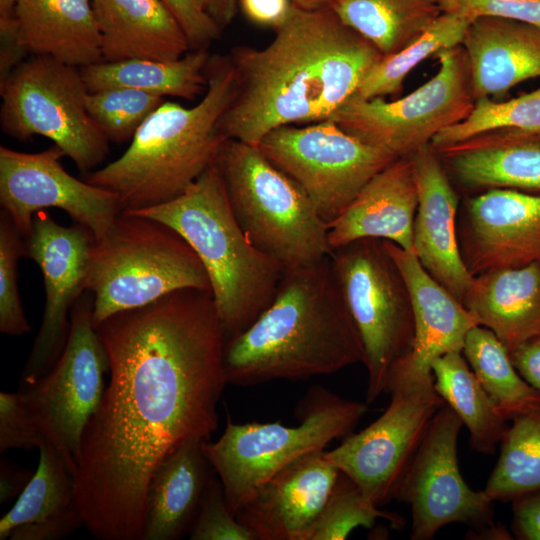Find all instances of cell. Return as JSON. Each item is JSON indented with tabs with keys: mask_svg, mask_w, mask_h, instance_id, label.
<instances>
[{
	"mask_svg": "<svg viewBox=\"0 0 540 540\" xmlns=\"http://www.w3.org/2000/svg\"><path fill=\"white\" fill-rule=\"evenodd\" d=\"M96 329L109 381L83 433L76 502L93 537L142 540L154 470L217 429L227 340L211 290L196 288L115 313Z\"/></svg>",
	"mask_w": 540,
	"mask_h": 540,
	"instance_id": "1",
	"label": "cell"
},
{
	"mask_svg": "<svg viewBox=\"0 0 540 540\" xmlns=\"http://www.w3.org/2000/svg\"><path fill=\"white\" fill-rule=\"evenodd\" d=\"M228 56L236 92L219 129L253 146L277 127L328 120L382 58L331 8L296 6L266 46H234Z\"/></svg>",
	"mask_w": 540,
	"mask_h": 540,
	"instance_id": "2",
	"label": "cell"
},
{
	"mask_svg": "<svg viewBox=\"0 0 540 540\" xmlns=\"http://www.w3.org/2000/svg\"><path fill=\"white\" fill-rule=\"evenodd\" d=\"M363 362V344L329 255L285 268L270 305L226 341L224 352L227 383L244 387L328 375Z\"/></svg>",
	"mask_w": 540,
	"mask_h": 540,
	"instance_id": "3",
	"label": "cell"
},
{
	"mask_svg": "<svg viewBox=\"0 0 540 540\" xmlns=\"http://www.w3.org/2000/svg\"><path fill=\"white\" fill-rule=\"evenodd\" d=\"M206 76L207 89L197 104L165 100L118 159L88 173L87 182L118 197L122 212L177 198L215 162L227 139L218 124L236 92L229 56L212 54Z\"/></svg>",
	"mask_w": 540,
	"mask_h": 540,
	"instance_id": "4",
	"label": "cell"
},
{
	"mask_svg": "<svg viewBox=\"0 0 540 540\" xmlns=\"http://www.w3.org/2000/svg\"><path fill=\"white\" fill-rule=\"evenodd\" d=\"M131 213L168 225L195 251L207 272L226 340L245 331L272 302L285 267L247 238L215 162L177 198Z\"/></svg>",
	"mask_w": 540,
	"mask_h": 540,
	"instance_id": "5",
	"label": "cell"
},
{
	"mask_svg": "<svg viewBox=\"0 0 540 540\" xmlns=\"http://www.w3.org/2000/svg\"><path fill=\"white\" fill-rule=\"evenodd\" d=\"M186 288L211 290L199 257L168 225L121 212L105 237L95 241L86 282L95 327L115 313Z\"/></svg>",
	"mask_w": 540,
	"mask_h": 540,
	"instance_id": "6",
	"label": "cell"
},
{
	"mask_svg": "<svg viewBox=\"0 0 540 540\" xmlns=\"http://www.w3.org/2000/svg\"><path fill=\"white\" fill-rule=\"evenodd\" d=\"M215 164L232 212L257 249L285 268L330 254L328 224L305 192L257 146L226 139Z\"/></svg>",
	"mask_w": 540,
	"mask_h": 540,
	"instance_id": "7",
	"label": "cell"
},
{
	"mask_svg": "<svg viewBox=\"0 0 540 540\" xmlns=\"http://www.w3.org/2000/svg\"><path fill=\"white\" fill-rule=\"evenodd\" d=\"M367 411L362 402L343 399L316 387L308 393L297 426L280 422H232L203 449L219 477L227 504L236 516L253 493L296 459L348 435Z\"/></svg>",
	"mask_w": 540,
	"mask_h": 540,
	"instance_id": "8",
	"label": "cell"
},
{
	"mask_svg": "<svg viewBox=\"0 0 540 540\" xmlns=\"http://www.w3.org/2000/svg\"><path fill=\"white\" fill-rule=\"evenodd\" d=\"M329 257L363 344L366 401L372 403L385 393L391 368L412 348L410 291L382 239L355 240L331 250Z\"/></svg>",
	"mask_w": 540,
	"mask_h": 540,
	"instance_id": "9",
	"label": "cell"
},
{
	"mask_svg": "<svg viewBox=\"0 0 540 540\" xmlns=\"http://www.w3.org/2000/svg\"><path fill=\"white\" fill-rule=\"evenodd\" d=\"M0 83L3 133L19 141L46 137L84 173L103 162L109 140L87 110L80 68L31 56Z\"/></svg>",
	"mask_w": 540,
	"mask_h": 540,
	"instance_id": "10",
	"label": "cell"
},
{
	"mask_svg": "<svg viewBox=\"0 0 540 540\" xmlns=\"http://www.w3.org/2000/svg\"><path fill=\"white\" fill-rule=\"evenodd\" d=\"M108 358L93 320V298L80 296L71 311L65 347L49 372L20 382V401L45 441L74 475L84 430L105 390Z\"/></svg>",
	"mask_w": 540,
	"mask_h": 540,
	"instance_id": "11",
	"label": "cell"
},
{
	"mask_svg": "<svg viewBox=\"0 0 540 540\" xmlns=\"http://www.w3.org/2000/svg\"><path fill=\"white\" fill-rule=\"evenodd\" d=\"M434 57L438 71L410 94L394 101L354 94L328 120L395 158L413 155L444 128L463 120L474 103L463 47L441 50Z\"/></svg>",
	"mask_w": 540,
	"mask_h": 540,
	"instance_id": "12",
	"label": "cell"
},
{
	"mask_svg": "<svg viewBox=\"0 0 540 540\" xmlns=\"http://www.w3.org/2000/svg\"><path fill=\"white\" fill-rule=\"evenodd\" d=\"M257 147L305 192L327 224L373 176L398 159L331 120L277 127Z\"/></svg>",
	"mask_w": 540,
	"mask_h": 540,
	"instance_id": "13",
	"label": "cell"
},
{
	"mask_svg": "<svg viewBox=\"0 0 540 540\" xmlns=\"http://www.w3.org/2000/svg\"><path fill=\"white\" fill-rule=\"evenodd\" d=\"M384 413L358 433L348 434L326 459L348 476L372 504L397 497L403 477L437 411L445 404L434 377L391 381Z\"/></svg>",
	"mask_w": 540,
	"mask_h": 540,
	"instance_id": "14",
	"label": "cell"
},
{
	"mask_svg": "<svg viewBox=\"0 0 540 540\" xmlns=\"http://www.w3.org/2000/svg\"><path fill=\"white\" fill-rule=\"evenodd\" d=\"M463 426L444 404L429 427L400 484L397 497L411 508L412 540H429L444 526H493V502L471 489L458 465L457 442Z\"/></svg>",
	"mask_w": 540,
	"mask_h": 540,
	"instance_id": "15",
	"label": "cell"
},
{
	"mask_svg": "<svg viewBox=\"0 0 540 540\" xmlns=\"http://www.w3.org/2000/svg\"><path fill=\"white\" fill-rule=\"evenodd\" d=\"M65 153L55 144L26 153L0 147V203L26 238L33 216L40 210L58 208L87 228L100 241L122 212L111 191L70 175L61 159Z\"/></svg>",
	"mask_w": 540,
	"mask_h": 540,
	"instance_id": "16",
	"label": "cell"
},
{
	"mask_svg": "<svg viewBox=\"0 0 540 540\" xmlns=\"http://www.w3.org/2000/svg\"><path fill=\"white\" fill-rule=\"evenodd\" d=\"M25 246L26 256L42 272L46 299L41 326L20 382L45 375L59 359L69 334L68 312L86 290L95 238L84 226L60 225L46 210H40L33 216Z\"/></svg>",
	"mask_w": 540,
	"mask_h": 540,
	"instance_id": "17",
	"label": "cell"
},
{
	"mask_svg": "<svg viewBox=\"0 0 540 540\" xmlns=\"http://www.w3.org/2000/svg\"><path fill=\"white\" fill-rule=\"evenodd\" d=\"M457 235L474 277L540 262V194L491 189L460 203Z\"/></svg>",
	"mask_w": 540,
	"mask_h": 540,
	"instance_id": "18",
	"label": "cell"
},
{
	"mask_svg": "<svg viewBox=\"0 0 540 540\" xmlns=\"http://www.w3.org/2000/svg\"><path fill=\"white\" fill-rule=\"evenodd\" d=\"M339 474L324 450L308 453L262 484L236 518L255 540H305Z\"/></svg>",
	"mask_w": 540,
	"mask_h": 540,
	"instance_id": "19",
	"label": "cell"
},
{
	"mask_svg": "<svg viewBox=\"0 0 540 540\" xmlns=\"http://www.w3.org/2000/svg\"><path fill=\"white\" fill-rule=\"evenodd\" d=\"M411 159L418 191L413 252L428 274L462 301L474 277L459 248L460 196L431 144L420 148Z\"/></svg>",
	"mask_w": 540,
	"mask_h": 540,
	"instance_id": "20",
	"label": "cell"
},
{
	"mask_svg": "<svg viewBox=\"0 0 540 540\" xmlns=\"http://www.w3.org/2000/svg\"><path fill=\"white\" fill-rule=\"evenodd\" d=\"M383 241L409 288L415 323L412 348L391 368L387 387L394 380L433 377L432 363L445 354L462 352L468 332L478 324L461 301L428 274L413 252Z\"/></svg>",
	"mask_w": 540,
	"mask_h": 540,
	"instance_id": "21",
	"label": "cell"
},
{
	"mask_svg": "<svg viewBox=\"0 0 540 540\" xmlns=\"http://www.w3.org/2000/svg\"><path fill=\"white\" fill-rule=\"evenodd\" d=\"M434 149L452 183L468 191L512 189L540 194L538 130H495Z\"/></svg>",
	"mask_w": 540,
	"mask_h": 540,
	"instance_id": "22",
	"label": "cell"
},
{
	"mask_svg": "<svg viewBox=\"0 0 540 540\" xmlns=\"http://www.w3.org/2000/svg\"><path fill=\"white\" fill-rule=\"evenodd\" d=\"M417 206L411 156L398 158L373 176L347 208L328 224L330 250L358 239L376 238L413 252Z\"/></svg>",
	"mask_w": 540,
	"mask_h": 540,
	"instance_id": "23",
	"label": "cell"
},
{
	"mask_svg": "<svg viewBox=\"0 0 540 540\" xmlns=\"http://www.w3.org/2000/svg\"><path fill=\"white\" fill-rule=\"evenodd\" d=\"M474 99L503 97L517 84L540 77V28L498 17L473 19L461 43Z\"/></svg>",
	"mask_w": 540,
	"mask_h": 540,
	"instance_id": "24",
	"label": "cell"
},
{
	"mask_svg": "<svg viewBox=\"0 0 540 540\" xmlns=\"http://www.w3.org/2000/svg\"><path fill=\"white\" fill-rule=\"evenodd\" d=\"M13 17L25 54L77 68L102 61L92 0H18Z\"/></svg>",
	"mask_w": 540,
	"mask_h": 540,
	"instance_id": "25",
	"label": "cell"
},
{
	"mask_svg": "<svg viewBox=\"0 0 540 540\" xmlns=\"http://www.w3.org/2000/svg\"><path fill=\"white\" fill-rule=\"evenodd\" d=\"M102 61H172L191 50L187 36L162 0H92Z\"/></svg>",
	"mask_w": 540,
	"mask_h": 540,
	"instance_id": "26",
	"label": "cell"
},
{
	"mask_svg": "<svg viewBox=\"0 0 540 540\" xmlns=\"http://www.w3.org/2000/svg\"><path fill=\"white\" fill-rule=\"evenodd\" d=\"M190 439L154 470L146 492L142 540H178L189 534L214 473L203 445Z\"/></svg>",
	"mask_w": 540,
	"mask_h": 540,
	"instance_id": "27",
	"label": "cell"
},
{
	"mask_svg": "<svg viewBox=\"0 0 540 540\" xmlns=\"http://www.w3.org/2000/svg\"><path fill=\"white\" fill-rule=\"evenodd\" d=\"M39 452L37 470L0 520V540H59L84 525L73 475L48 441Z\"/></svg>",
	"mask_w": 540,
	"mask_h": 540,
	"instance_id": "28",
	"label": "cell"
},
{
	"mask_svg": "<svg viewBox=\"0 0 540 540\" xmlns=\"http://www.w3.org/2000/svg\"><path fill=\"white\" fill-rule=\"evenodd\" d=\"M461 302L513 351L540 334V262L474 276Z\"/></svg>",
	"mask_w": 540,
	"mask_h": 540,
	"instance_id": "29",
	"label": "cell"
},
{
	"mask_svg": "<svg viewBox=\"0 0 540 540\" xmlns=\"http://www.w3.org/2000/svg\"><path fill=\"white\" fill-rule=\"evenodd\" d=\"M211 55L208 49H193L172 61H100L80 71L88 92L126 87L192 101L206 92V68Z\"/></svg>",
	"mask_w": 540,
	"mask_h": 540,
	"instance_id": "30",
	"label": "cell"
},
{
	"mask_svg": "<svg viewBox=\"0 0 540 540\" xmlns=\"http://www.w3.org/2000/svg\"><path fill=\"white\" fill-rule=\"evenodd\" d=\"M431 369L437 393L468 429L471 447L485 455L494 454L508 428L507 420L496 409L462 352L437 358Z\"/></svg>",
	"mask_w": 540,
	"mask_h": 540,
	"instance_id": "31",
	"label": "cell"
},
{
	"mask_svg": "<svg viewBox=\"0 0 540 540\" xmlns=\"http://www.w3.org/2000/svg\"><path fill=\"white\" fill-rule=\"evenodd\" d=\"M330 8L382 56L407 45L443 12L437 0H337Z\"/></svg>",
	"mask_w": 540,
	"mask_h": 540,
	"instance_id": "32",
	"label": "cell"
},
{
	"mask_svg": "<svg viewBox=\"0 0 540 540\" xmlns=\"http://www.w3.org/2000/svg\"><path fill=\"white\" fill-rule=\"evenodd\" d=\"M462 354L507 421L540 407V393L520 376L507 348L491 330L474 326L465 338Z\"/></svg>",
	"mask_w": 540,
	"mask_h": 540,
	"instance_id": "33",
	"label": "cell"
},
{
	"mask_svg": "<svg viewBox=\"0 0 540 540\" xmlns=\"http://www.w3.org/2000/svg\"><path fill=\"white\" fill-rule=\"evenodd\" d=\"M511 421L483 489L492 501H513L540 491V407Z\"/></svg>",
	"mask_w": 540,
	"mask_h": 540,
	"instance_id": "34",
	"label": "cell"
},
{
	"mask_svg": "<svg viewBox=\"0 0 540 540\" xmlns=\"http://www.w3.org/2000/svg\"><path fill=\"white\" fill-rule=\"evenodd\" d=\"M471 21L459 14L442 12L418 37L397 52L382 56L355 94L364 99L396 94L409 73L422 61L441 50L461 45Z\"/></svg>",
	"mask_w": 540,
	"mask_h": 540,
	"instance_id": "35",
	"label": "cell"
},
{
	"mask_svg": "<svg viewBox=\"0 0 540 540\" xmlns=\"http://www.w3.org/2000/svg\"><path fill=\"white\" fill-rule=\"evenodd\" d=\"M510 128L540 131V88L507 101H495L485 96L475 98L468 115L440 131L431 145L439 148L486 132Z\"/></svg>",
	"mask_w": 540,
	"mask_h": 540,
	"instance_id": "36",
	"label": "cell"
},
{
	"mask_svg": "<svg viewBox=\"0 0 540 540\" xmlns=\"http://www.w3.org/2000/svg\"><path fill=\"white\" fill-rule=\"evenodd\" d=\"M378 518L400 524L396 514L382 511L361 493L356 484L340 472L334 488L305 540H344L358 527L371 528Z\"/></svg>",
	"mask_w": 540,
	"mask_h": 540,
	"instance_id": "37",
	"label": "cell"
},
{
	"mask_svg": "<svg viewBox=\"0 0 540 540\" xmlns=\"http://www.w3.org/2000/svg\"><path fill=\"white\" fill-rule=\"evenodd\" d=\"M165 101L141 90L117 87L88 92L87 110L109 142L131 141L144 121Z\"/></svg>",
	"mask_w": 540,
	"mask_h": 540,
	"instance_id": "38",
	"label": "cell"
},
{
	"mask_svg": "<svg viewBox=\"0 0 540 540\" xmlns=\"http://www.w3.org/2000/svg\"><path fill=\"white\" fill-rule=\"evenodd\" d=\"M26 256L25 238L5 211L0 215V331L11 336L31 332L17 285V262Z\"/></svg>",
	"mask_w": 540,
	"mask_h": 540,
	"instance_id": "39",
	"label": "cell"
},
{
	"mask_svg": "<svg viewBox=\"0 0 540 540\" xmlns=\"http://www.w3.org/2000/svg\"><path fill=\"white\" fill-rule=\"evenodd\" d=\"M191 540H255L231 512L216 472L210 477L198 514L189 532Z\"/></svg>",
	"mask_w": 540,
	"mask_h": 540,
	"instance_id": "40",
	"label": "cell"
},
{
	"mask_svg": "<svg viewBox=\"0 0 540 540\" xmlns=\"http://www.w3.org/2000/svg\"><path fill=\"white\" fill-rule=\"evenodd\" d=\"M443 12L477 17H498L540 28V0H437Z\"/></svg>",
	"mask_w": 540,
	"mask_h": 540,
	"instance_id": "41",
	"label": "cell"
},
{
	"mask_svg": "<svg viewBox=\"0 0 540 540\" xmlns=\"http://www.w3.org/2000/svg\"><path fill=\"white\" fill-rule=\"evenodd\" d=\"M44 438L27 415L18 392L0 393V452L38 448Z\"/></svg>",
	"mask_w": 540,
	"mask_h": 540,
	"instance_id": "42",
	"label": "cell"
},
{
	"mask_svg": "<svg viewBox=\"0 0 540 540\" xmlns=\"http://www.w3.org/2000/svg\"><path fill=\"white\" fill-rule=\"evenodd\" d=\"M182 26L191 50L208 49L221 36L222 28L196 4L195 0H162Z\"/></svg>",
	"mask_w": 540,
	"mask_h": 540,
	"instance_id": "43",
	"label": "cell"
},
{
	"mask_svg": "<svg viewBox=\"0 0 540 540\" xmlns=\"http://www.w3.org/2000/svg\"><path fill=\"white\" fill-rule=\"evenodd\" d=\"M512 502V526L516 536L525 540H540V491Z\"/></svg>",
	"mask_w": 540,
	"mask_h": 540,
	"instance_id": "44",
	"label": "cell"
},
{
	"mask_svg": "<svg viewBox=\"0 0 540 540\" xmlns=\"http://www.w3.org/2000/svg\"><path fill=\"white\" fill-rule=\"evenodd\" d=\"M243 14L255 24L278 28L289 17L291 0H239Z\"/></svg>",
	"mask_w": 540,
	"mask_h": 540,
	"instance_id": "45",
	"label": "cell"
},
{
	"mask_svg": "<svg viewBox=\"0 0 540 540\" xmlns=\"http://www.w3.org/2000/svg\"><path fill=\"white\" fill-rule=\"evenodd\" d=\"M520 376L540 393V334L509 352Z\"/></svg>",
	"mask_w": 540,
	"mask_h": 540,
	"instance_id": "46",
	"label": "cell"
},
{
	"mask_svg": "<svg viewBox=\"0 0 540 540\" xmlns=\"http://www.w3.org/2000/svg\"><path fill=\"white\" fill-rule=\"evenodd\" d=\"M33 474L29 470L2 459L0 469V502L5 503L19 496L29 483Z\"/></svg>",
	"mask_w": 540,
	"mask_h": 540,
	"instance_id": "47",
	"label": "cell"
},
{
	"mask_svg": "<svg viewBox=\"0 0 540 540\" xmlns=\"http://www.w3.org/2000/svg\"><path fill=\"white\" fill-rule=\"evenodd\" d=\"M195 2L222 29L232 22L237 12V0H195Z\"/></svg>",
	"mask_w": 540,
	"mask_h": 540,
	"instance_id": "48",
	"label": "cell"
},
{
	"mask_svg": "<svg viewBox=\"0 0 540 540\" xmlns=\"http://www.w3.org/2000/svg\"><path fill=\"white\" fill-rule=\"evenodd\" d=\"M18 0H0V34L15 31L14 9Z\"/></svg>",
	"mask_w": 540,
	"mask_h": 540,
	"instance_id": "49",
	"label": "cell"
},
{
	"mask_svg": "<svg viewBox=\"0 0 540 540\" xmlns=\"http://www.w3.org/2000/svg\"><path fill=\"white\" fill-rule=\"evenodd\" d=\"M293 5L303 10L330 8L337 0H291Z\"/></svg>",
	"mask_w": 540,
	"mask_h": 540,
	"instance_id": "50",
	"label": "cell"
}]
</instances>
